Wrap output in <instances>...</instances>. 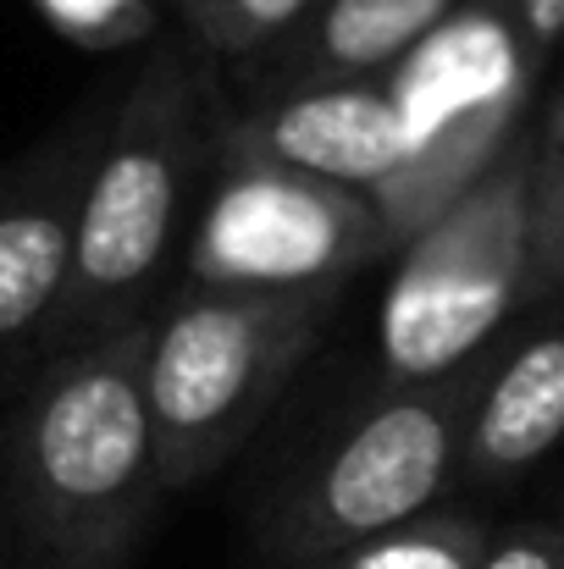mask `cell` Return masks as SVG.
Instances as JSON below:
<instances>
[{"label": "cell", "instance_id": "obj_1", "mask_svg": "<svg viewBox=\"0 0 564 569\" xmlns=\"http://www.w3.org/2000/svg\"><path fill=\"white\" fill-rule=\"evenodd\" d=\"M221 122L227 94L216 83V56L188 28L184 39H161L100 133L78 204L67 299L33 360L89 349L156 316L161 282L184 260L194 204L216 167Z\"/></svg>", "mask_w": 564, "mask_h": 569}, {"label": "cell", "instance_id": "obj_2", "mask_svg": "<svg viewBox=\"0 0 564 569\" xmlns=\"http://www.w3.org/2000/svg\"><path fill=\"white\" fill-rule=\"evenodd\" d=\"M0 487L28 569H128L167 498L145 327L39 360L0 431Z\"/></svg>", "mask_w": 564, "mask_h": 569}, {"label": "cell", "instance_id": "obj_3", "mask_svg": "<svg viewBox=\"0 0 564 569\" xmlns=\"http://www.w3.org/2000/svg\"><path fill=\"white\" fill-rule=\"evenodd\" d=\"M344 293L178 288L145 321V403L167 498L210 481L266 420Z\"/></svg>", "mask_w": 564, "mask_h": 569}, {"label": "cell", "instance_id": "obj_4", "mask_svg": "<svg viewBox=\"0 0 564 569\" xmlns=\"http://www.w3.org/2000/svg\"><path fill=\"white\" fill-rule=\"evenodd\" d=\"M532 178L537 128L404 238L376 310V381H437L482 360L532 305Z\"/></svg>", "mask_w": 564, "mask_h": 569}, {"label": "cell", "instance_id": "obj_5", "mask_svg": "<svg viewBox=\"0 0 564 569\" xmlns=\"http://www.w3.org/2000/svg\"><path fill=\"white\" fill-rule=\"evenodd\" d=\"M482 360L437 381H376L372 398L277 492L266 548L294 565H321L432 515L437 498L459 487Z\"/></svg>", "mask_w": 564, "mask_h": 569}, {"label": "cell", "instance_id": "obj_6", "mask_svg": "<svg viewBox=\"0 0 564 569\" xmlns=\"http://www.w3.org/2000/svg\"><path fill=\"white\" fill-rule=\"evenodd\" d=\"M387 249H398L393 221L366 193L221 133L216 167L188 221L178 288L344 293Z\"/></svg>", "mask_w": 564, "mask_h": 569}, {"label": "cell", "instance_id": "obj_7", "mask_svg": "<svg viewBox=\"0 0 564 569\" xmlns=\"http://www.w3.org/2000/svg\"><path fill=\"white\" fill-rule=\"evenodd\" d=\"M404 128V193L393 232L415 238L526 128L537 67L493 0H465L404 67L387 72Z\"/></svg>", "mask_w": 564, "mask_h": 569}, {"label": "cell", "instance_id": "obj_8", "mask_svg": "<svg viewBox=\"0 0 564 569\" xmlns=\"http://www.w3.org/2000/svg\"><path fill=\"white\" fill-rule=\"evenodd\" d=\"M111 100L67 117L44 144H33L17 167L0 172V355H22L44 343L78 249V204L111 122Z\"/></svg>", "mask_w": 564, "mask_h": 569}, {"label": "cell", "instance_id": "obj_9", "mask_svg": "<svg viewBox=\"0 0 564 569\" xmlns=\"http://www.w3.org/2000/svg\"><path fill=\"white\" fill-rule=\"evenodd\" d=\"M221 133L232 144L277 156V161H288L299 172H316L327 183L366 193L387 221L398 216L404 128H398V100H393L387 78L244 94L238 106H227V128Z\"/></svg>", "mask_w": 564, "mask_h": 569}, {"label": "cell", "instance_id": "obj_10", "mask_svg": "<svg viewBox=\"0 0 564 569\" xmlns=\"http://www.w3.org/2000/svg\"><path fill=\"white\" fill-rule=\"evenodd\" d=\"M564 442V293L532 299L487 349L459 487L504 492Z\"/></svg>", "mask_w": 564, "mask_h": 569}, {"label": "cell", "instance_id": "obj_11", "mask_svg": "<svg viewBox=\"0 0 564 569\" xmlns=\"http://www.w3.org/2000/svg\"><path fill=\"white\" fill-rule=\"evenodd\" d=\"M465 0H321L277 50L244 61V94L360 83L404 67Z\"/></svg>", "mask_w": 564, "mask_h": 569}, {"label": "cell", "instance_id": "obj_12", "mask_svg": "<svg viewBox=\"0 0 564 569\" xmlns=\"http://www.w3.org/2000/svg\"><path fill=\"white\" fill-rule=\"evenodd\" d=\"M487 537L493 531L471 515H420L344 559L349 569H476L487 553Z\"/></svg>", "mask_w": 564, "mask_h": 569}, {"label": "cell", "instance_id": "obj_13", "mask_svg": "<svg viewBox=\"0 0 564 569\" xmlns=\"http://www.w3.org/2000/svg\"><path fill=\"white\" fill-rule=\"evenodd\" d=\"M321 0H210L205 11V28L194 33L216 61L227 67H244V61H260L266 50H277Z\"/></svg>", "mask_w": 564, "mask_h": 569}, {"label": "cell", "instance_id": "obj_14", "mask_svg": "<svg viewBox=\"0 0 564 569\" xmlns=\"http://www.w3.org/2000/svg\"><path fill=\"white\" fill-rule=\"evenodd\" d=\"M33 6L61 39L83 50H128L156 39L167 22L161 0H33Z\"/></svg>", "mask_w": 564, "mask_h": 569}, {"label": "cell", "instance_id": "obj_15", "mask_svg": "<svg viewBox=\"0 0 564 569\" xmlns=\"http://www.w3.org/2000/svg\"><path fill=\"white\" fill-rule=\"evenodd\" d=\"M564 293V139L537 128L532 178V299Z\"/></svg>", "mask_w": 564, "mask_h": 569}, {"label": "cell", "instance_id": "obj_16", "mask_svg": "<svg viewBox=\"0 0 564 569\" xmlns=\"http://www.w3.org/2000/svg\"><path fill=\"white\" fill-rule=\"evenodd\" d=\"M476 569H564V520H515L493 531Z\"/></svg>", "mask_w": 564, "mask_h": 569}, {"label": "cell", "instance_id": "obj_17", "mask_svg": "<svg viewBox=\"0 0 564 569\" xmlns=\"http://www.w3.org/2000/svg\"><path fill=\"white\" fill-rule=\"evenodd\" d=\"M493 11L509 22L515 44H521L526 61L543 72L548 56L560 50V39H564V0H493Z\"/></svg>", "mask_w": 564, "mask_h": 569}, {"label": "cell", "instance_id": "obj_18", "mask_svg": "<svg viewBox=\"0 0 564 569\" xmlns=\"http://www.w3.org/2000/svg\"><path fill=\"white\" fill-rule=\"evenodd\" d=\"M161 6L184 22L188 33H199V28H205V11H210V0H161Z\"/></svg>", "mask_w": 564, "mask_h": 569}, {"label": "cell", "instance_id": "obj_19", "mask_svg": "<svg viewBox=\"0 0 564 569\" xmlns=\"http://www.w3.org/2000/svg\"><path fill=\"white\" fill-rule=\"evenodd\" d=\"M543 133H554V139H564V94L548 106V117H543Z\"/></svg>", "mask_w": 564, "mask_h": 569}, {"label": "cell", "instance_id": "obj_20", "mask_svg": "<svg viewBox=\"0 0 564 569\" xmlns=\"http://www.w3.org/2000/svg\"><path fill=\"white\" fill-rule=\"evenodd\" d=\"M305 569H349V559H321V565H305Z\"/></svg>", "mask_w": 564, "mask_h": 569}]
</instances>
